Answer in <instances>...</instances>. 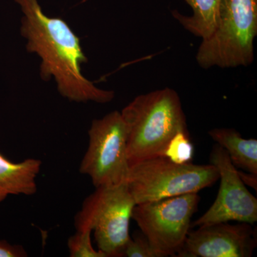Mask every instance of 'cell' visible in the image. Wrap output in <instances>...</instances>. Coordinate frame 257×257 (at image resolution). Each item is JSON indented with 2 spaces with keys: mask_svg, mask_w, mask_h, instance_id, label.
Segmentation results:
<instances>
[{
  "mask_svg": "<svg viewBox=\"0 0 257 257\" xmlns=\"http://www.w3.org/2000/svg\"><path fill=\"white\" fill-rule=\"evenodd\" d=\"M20 6L22 36L30 53L40 58V74L45 81L54 79L60 95L74 102L105 104L114 92L101 89L84 77L82 65L87 63L80 40L67 23L44 13L38 0H15Z\"/></svg>",
  "mask_w": 257,
  "mask_h": 257,
  "instance_id": "cell-1",
  "label": "cell"
},
{
  "mask_svg": "<svg viewBox=\"0 0 257 257\" xmlns=\"http://www.w3.org/2000/svg\"><path fill=\"white\" fill-rule=\"evenodd\" d=\"M120 113L126 126L130 166L165 155L177 134L188 133L180 98L171 88L139 95Z\"/></svg>",
  "mask_w": 257,
  "mask_h": 257,
  "instance_id": "cell-2",
  "label": "cell"
},
{
  "mask_svg": "<svg viewBox=\"0 0 257 257\" xmlns=\"http://www.w3.org/2000/svg\"><path fill=\"white\" fill-rule=\"evenodd\" d=\"M257 0H221L216 28L196 56L204 69L246 67L254 59Z\"/></svg>",
  "mask_w": 257,
  "mask_h": 257,
  "instance_id": "cell-3",
  "label": "cell"
},
{
  "mask_svg": "<svg viewBox=\"0 0 257 257\" xmlns=\"http://www.w3.org/2000/svg\"><path fill=\"white\" fill-rule=\"evenodd\" d=\"M215 166L175 163L165 155L130 166L126 185L136 204L198 193L219 179Z\"/></svg>",
  "mask_w": 257,
  "mask_h": 257,
  "instance_id": "cell-4",
  "label": "cell"
},
{
  "mask_svg": "<svg viewBox=\"0 0 257 257\" xmlns=\"http://www.w3.org/2000/svg\"><path fill=\"white\" fill-rule=\"evenodd\" d=\"M135 205L126 182L98 187L83 202L74 216V227L76 231H94L98 249L106 257L123 256Z\"/></svg>",
  "mask_w": 257,
  "mask_h": 257,
  "instance_id": "cell-5",
  "label": "cell"
},
{
  "mask_svg": "<svg viewBox=\"0 0 257 257\" xmlns=\"http://www.w3.org/2000/svg\"><path fill=\"white\" fill-rule=\"evenodd\" d=\"M88 135L89 145L79 172L90 177L95 188L125 183L130 163L126 126L120 111H113L93 120Z\"/></svg>",
  "mask_w": 257,
  "mask_h": 257,
  "instance_id": "cell-6",
  "label": "cell"
},
{
  "mask_svg": "<svg viewBox=\"0 0 257 257\" xmlns=\"http://www.w3.org/2000/svg\"><path fill=\"white\" fill-rule=\"evenodd\" d=\"M200 197L189 193L138 204L132 219L162 257L176 256L187 239Z\"/></svg>",
  "mask_w": 257,
  "mask_h": 257,
  "instance_id": "cell-7",
  "label": "cell"
},
{
  "mask_svg": "<svg viewBox=\"0 0 257 257\" xmlns=\"http://www.w3.org/2000/svg\"><path fill=\"white\" fill-rule=\"evenodd\" d=\"M210 164L219 172V192L211 207L192 223L191 227L230 221L254 224L257 221L256 198L248 192L227 152L217 144L211 150Z\"/></svg>",
  "mask_w": 257,
  "mask_h": 257,
  "instance_id": "cell-8",
  "label": "cell"
},
{
  "mask_svg": "<svg viewBox=\"0 0 257 257\" xmlns=\"http://www.w3.org/2000/svg\"><path fill=\"white\" fill-rule=\"evenodd\" d=\"M240 222L214 223L189 231L178 257H249L256 246V230Z\"/></svg>",
  "mask_w": 257,
  "mask_h": 257,
  "instance_id": "cell-9",
  "label": "cell"
},
{
  "mask_svg": "<svg viewBox=\"0 0 257 257\" xmlns=\"http://www.w3.org/2000/svg\"><path fill=\"white\" fill-rule=\"evenodd\" d=\"M42 165L41 160L35 158L11 162L0 153V204L10 195L36 194Z\"/></svg>",
  "mask_w": 257,
  "mask_h": 257,
  "instance_id": "cell-10",
  "label": "cell"
},
{
  "mask_svg": "<svg viewBox=\"0 0 257 257\" xmlns=\"http://www.w3.org/2000/svg\"><path fill=\"white\" fill-rule=\"evenodd\" d=\"M209 135L217 145L223 147L236 168L257 175V140L243 139L234 128H216Z\"/></svg>",
  "mask_w": 257,
  "mask_h": 257,
  "instance_id": "cell-11",
  "label": "cell"
},
{
  "mask_svg": "<svg viewBox=\"0 0 257 257\" xmlns=\"http://www.w3.org/2000/svg\"><path fill=\"white\" fill-rule=\"evenodd\" d=\"M192 10V16L173 12L174 18L186 30L202 40L210 36L216 28L221 0H184Z\"/></svg>",
  "mask_w": 257,
  "mask_h": 257,
  "instance_id": "cell-12",
  "label": "cell"
},
{
  "mask_svg": "<svg viewBox=\"0 0 257 257\" xmlns=\"http://www.w3.org/2000/svg\"><path fill=\"white\" fill-rule=\"evenodd\" d=\"M194 155V147L189 140L188 133H179L170 140L165 152V156L168 157L175 163H192Z\"/></svg>",
  "mask_w": 257,
  "mask_h": 257,
  "instance_id": "cell-13",
  "label": "cell"
},
{
  "mask_svg": "<svg viewBox=\"0 0 257 257\" xmlns=\"http://www.w3.org/2000/svg\"><path fill=\"white\" fill-rule=\"evenodd\" d=\"M91 230L77 231L69 238V256L71 257H106L100 250H96L92 246Z\"/></svg>",
  "mask_w": 257,
  "mask_h": 257,
  "instance_id": "cell-14",
  "label": "cell"
},
{
  "mask_svg": "<svg viewBox=\"0 0 257 257\" xmlns=\"http://www.w3.org/2000/svg\"><path fill=\"white\" fill-rule=\"evenodd\" d=\"M123 256L127 257H162L154 249L145 234L140 231L130 237L125 246Z\"/></svg>",
  "mask_w": 257,
  "mask_h": 257,
  "instance_id": "cell-15",
  "label": "cell"
},
{
  "mask_svg": "<svg viewBox=\"0 0 257 257\" xmlns=\"http://www.w3.org/2000/svg\"><path fill=\"white\" fill-rule=\"evenodd\" d=\"M28 253L21 245L12 244L0 239V257H27Z\"/></svg>",
  "mask_w": 257,
  "mask_h": 257,
  "instance_id": "cell-16",
  "label": "cell"
},
{
  "mask_svg": "<svg viewBox=\"0 0 257 257\" xmlns=\"http://www.w3.org/2000/svg\"><path fill=\"white\" fill-rule=\"evenodd\" d=\"M239 174L243 183L247 184L256 191L257 175L250 173L249 175H246V174L243 173V172H239Z\"/></svg>",
  "mask_w": 257,
  "mask_h": 257,
  "instance_id": "cell-17",
  "label": "cell"
}]
</instances>
